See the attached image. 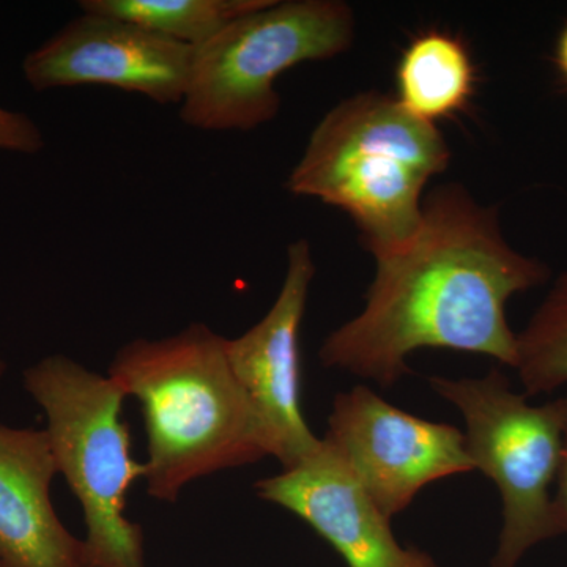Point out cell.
Listing matches in <instances>:
<instances>
[{
    "label": "cell",
    "mask_w": 567,
    "mask_h": 567,
    "mask_svg": "<svg viewBox=\"0 0 567 567\" xmlns=\"http://www.w3.org/2000/svg\"><path fill=\"white\" fill-rule=\"evenodd\" d=\"M254 491L306 522L349 567H440L427 551L399 543L391 518L324 439L303 461L257 481Z\"/></svg>",
    "instance_id": "30bf717a"
},
{
    "label": "cell",
    "mask_w": 567,
    "mask_h": 567,
    "mask_svg": "<svg viewBox=\"0 0 567 567\" xmlns=\"http://www.w3.org/2000/svg\"><path fill=\"white\" fill-rule=\"evenodd\" d=\"M7 112H9V111L2 110V107H0V117H3V115L7 114Z\"/></svg>",
    "instance_id": "d6986e66"
},
{
    "label": "cell",
    "mask_w": 567,
    "mask_h": 567,
    "mask_svg": "<svg viewBox=\"0 0 567 567\" xmlns=\"http://www.w3.org/2000/svg\"><path fill=\"white\" fill-rule=\"evenodd\" d=\"M3 371H6V364H3L2 361H0V377H2Z\"/></svg>",
    "instance_id": "ac0fdd59"
},
{
    "label": "cell",
    "mask_w": 567,
    "mask_h": 567,
    "mask_svg": "<svg viewBox=\"0 0 567 567\" xmlns=\"http://www.w3.org/2000/svg\"><path fill=\"white\" fill-rule=\"evenodd\" d=\"M22 383L47 416L55 465L81 503L87 567H145L144 532L126 517L130 488L145 476L122 420L126 395L110 375L65 354L25 369Z\"/></svg>",
    "instance_id": "277c9868"
},
{
    "label": "cell",
    "mask_w": 567,
    "mask_h": 567,
    "mask_svg": "<svg viewBox=\"0 0 567 567\" xmlns=\"http://www.w3.org/2000/svg\"><path fill=\"white\" fill-rule=\"evenodd\" d=\"M354 25L352 7L341 0H268L194 50L182 122L200 132H251L275 121L278 78L344 54Z\"/></svg>",
    "instance_id": "5b68a950"
},
{
    "label": "cell",
    "mask_w": 567,
    "mask_h": 567,
    "mask_svg": "<svg viewBox=\"0 0 567 567\" xmlns=\"http://www.w3.org/2000/svg\"><path fill=\"white\" fill-rule=\"evenodd\" d=\"M323 439L391 520L429 484L475 472L461 429L412 415L364 385L336 395Z\"/></svg>",
    "instance_id": "52a82bcc"
},
{
    "label": "cell",
    "mask_w": 567,
    "mask_h": 567,
    "mask_svg": "<svg viewBox=\"0 0 567 567\" xmlns=\"http://www.w3.org/2000/svg\"><path fill=\"white\" fill-rule=\"evenodd\" d=\"M374 259L363 311L320 347L324 368L385 390L412 374L406 358L421 349L486 354L514 369L507 301L547 282L550 268L507 244L495 207L457 183L439 186L415 237Z\"/></svg>",
    "instance_id": "6da1fadb"
},
{
    "label": "cell",
    "mask_w": 567,
    "mask_h": 567,
    "mask_svg": "<svg viewBox=\"0 0 567 567\" xmlns=\"http://www.w3.org/2000/svg\"><path fill=\"white\" fill-rule=\"evenodd\" d=\"M450 159L436 125L410 115L394 96L364 92L327 112L286 186L346 212L377 257L415 237L425 185Z\"/></svg>",
    "instance_id": "3957f363"
},
{
    "label": "cell",
    "mask_w": 567,
    "mask_h": 567,
    "mask_svg": "<svg viewBox=\"0 0 567 567\" xmlns=\"http://www.w3.org/2000/svg\"><path fill=\"white\" fill-rule=\"evenodd\" d=\"M268 0H82V13L133 22L185 47H204L230 22Z\"/></svg>",
    "instance_id": "4fadbf2b"
},
{
    "label": "cell",
    "mask_w": 567,
    "mask_h": 567,
    "mask_svg": "<svg viewBox=\"0 0 567 567\" xmlns=\"http://www.w3.org/2000/svg\"><path fill=\"white\" fill-rule=\"evenodd\" d=\"M226 344L207 324L193 323L167 338L134 339L111 361L112 382L142 406L145 487L158 502H177L200 477L270 457Z\"/></svg>",
    "instance_id": "7a4b0ae2"
},
{
    "label": "cell",
    "mask_w": 567,
    "mask_h": 567,
    "mask_svg": "<svg viewBox=\"0 0 567 567\" xmlns=\"http://www.w3.org/2000/svg\"><path fill=\"white\" fill-rule=\"evenodd\" d=\"M563 420V453L557 476V492L554 494L555 507L563 532L567 533V395L559 398Z\"/></svg>",
    "instance_id": "2e32d148"
},
{
    "label": "cell",
    "mask_w": 567,
    "mask_h": 567,
    "mask_svg": "<svg viewBox=\"0 0 567 567\" xmlns=\"http://www.w3.org/2000/svg\"><path fill=\"white\" fill-rule=\"evenodd\" d=\"M0 567H2V566H0Z\"/></svg>",
    "instance_id": "ffe728a7"
},
{
    "label": "cell",
    "mask_w": 567,
    "mask_h": 567,
    "mask_svg": "<svg viewBox=\"0 0 567 567\" xmlns=\"http://www.w3.org/2000/svg\"><path fill=\"white\" fill-rule=\"evenodd\" d=\"M475 87L476 69L468 48L447 32L420 33L395 66V102L432 125L465 111Z\"/></svg>",
    "instance_id": "7c38bea8"
},
{
    "label": "cell",
    "mask_w": 567,
    "mask_h": 567,
    "mask_svg": "<svg viewBox=\"0 0 567 567\" xmlns=\"http://www.w3.org/2000/svg\"><path fill=\"white\" fill-rule=\"evenodd\" d=\"M315 276L311 246L303 238L293 241L270 311L226 344L230 368L262 424L270 457L282 468L303 461L320 445L301 409L300 331Z\"/></svg>",
    "instance_id": "9c48e42d"
},
{
    "label": "cell",
    "mask_w": 567,
    "mask_h": 567,
    "mask_svg": "<svg viewBox=\"0 0 567 567\" xmlns=\"http://www.w3.org/2000/svg\"><path fill=\"white\" fill-rule=\"evenodd\" d=\"M555 62H557L563 82L567 85V22L558 35L557 50H555Z\"/></svg>",
    "instance_id": "e0dca14e"
},
{
    "label": "cell",
    "mask_w": 567,
    "mask_h": 567,
    "mask_svg": "<svg viewBox=\"0 0 567 567\" xmlns=\"http://www.w3.org/2000/svg\"><path fill=\"white\" fill-rule=\"evenodd\" d=\"M43 145V134L28 115L9 111L0 117V151L37 153Z\"/></svg>",
    "instance_id": "9a60e30c"
},
{
    "label": "cell",
    "mask_w": 567,
    "mask_h": 567,
    "mask_svg": "<svg viewBox=\"0 0 567 567\" xmlns=\"http://www.w3.org/2000/svg\"><path fill=\"white\" fill-rule=\"evenodd\" d=\"M516 369L524 394H551L567 385V271L517 333Z\"/></svg>",
    "instance_id": "5bb4252c"
},
{
    "label": "cell",
    "mask_w": 567,
    "mask_h": 567,
    "mask_svg": "<svg viewBox=\"0 0 567 567\" xmlns=\"http://www.w3.org/2000/svg\"><path fill=\"white\" fill-rule=\"evenodd\" d=\"M193 59V48L133 22L82 13L29 52L22 73L35 92L104 85L181 106Z\"/></svg>",
    "instance_id": "ba28073f"
},
{
    "label": "cell",
    "mask_w": 567,
    "mask_h": 567,
    "mask_svg": "<svg viewBox=\"0 0 567 567\" xmlns=\"http://www.w3.org/2000/svg\"><path fill=\"white\" fill-rule=\"evenodd\" d=\"M429 385L461 412L466 454L502 496L491 567H518L537 544L565 535L551 494L563 453L558 399L529 404L499 368L480 379L431 377Z\"/></svg>",
    "instance_id": "8992f818"
},
{
    "label": "cell",
    "mask_w": 567,
    "mask_h": 567,
    "mask_svg": "<svg viewBox=\"0 0 567 567\" xmlns=\"http://www.w3.org/2000/svg\"><path fill=\"white\" fill-rule=\"evenodd\" d=\"M55 475L44 429L0 424V566L87 567L84 539L71 535L52 506Z\"/></svg>",
    "instance_id": "8fae6325"
}]
</instances>
